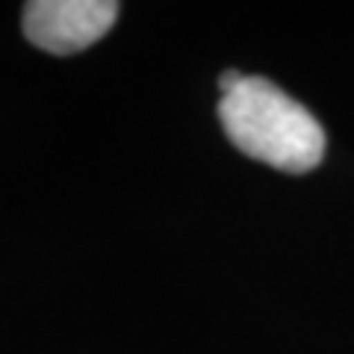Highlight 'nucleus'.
<instances>
[{
    "mask_svg": "<svg viewBox=\"0 0 354 354\" xmlns=\"http://www.w3.org/2000/svg\"><path fill=\"white\" fill-rule=\"evenodd\" d=\"M218 118L227 139L251 160L286 174L313 171L325 157V130L310 109L266 77H245L221 97Z\"/></svg>",
    "mask_w": 354,
    "mask_h": 354,
    "instance_id": "f257e3e1",
    "label": "nucleus"
},
{
    "mask_svg": "<svg viewBox=\"0 0 354 354\" xmlns=\"http://www.w3.org/2000/svg\"><path fill=\"white\" fill-rule=\"evenodd\" d=\"M118 3L113 0H32L24 6V36L30 44L71 57L95 44L115 24Z\"/></svg>",
    "mask_w": 354,
    "mask_h": 354,
    "instance_id": "f03ea898",
    "label": "nucleus"
}]
</instances>
